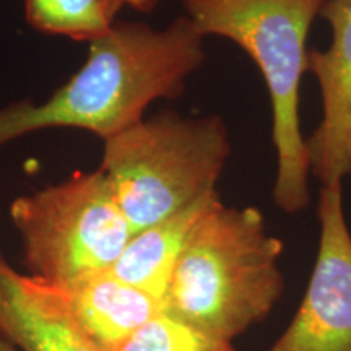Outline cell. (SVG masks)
Instances as JSON below:
<instances>
[{
	"label": "cell",
	"mask_w": 351,
	"mask_h": 351,
	"mask_svg": "<svg viewBox=\"0 0 351 351\" xmlns=\"http://www.w3.org/2000/svg\"><path fill=\"white\" fill-rule=\"evenodd\" d=\"M319 16L330 25L332 43L307 54V72L322 96V119L306 148L309 173L328 186L351 178V0H327Z\"/></svg>",
	"instance_id": "obj_7"
},
{
	"label": "cell",
	"mask_w": 351,
	"mask_h": 351,
	"mask_svg": "<svg viewBox=\"0 0 351 351\" xmlns=\"http://www.w3.org/2000/svg\"><path fill=\"white\" fill-rule=\"evenodd\" d=\"M59 288L75 322L104 351L116 350L163 311L161 300L122 282L111 270L86 275Z\"/></svg>",
	"instance_id": "obj_9"
},
{
	"label": "cell",
	"mask_w": 351,
	"mask_h": 351,
	"mask_svg": "<svg viewBox=\"0 0 351 351\" xmlns=\"http://www.w3.org/2000/svg\"><path fill=\"white\" fill-rule=\"evenodd\" d=\"M282 239L256 207L217 197L189 236L163 296V311L215 339L234 341L269 317L285 291Z\"/></svg>",
	"instance_id": "obj_2"
},
{
	"label": "cell",
	"mask_w": 351,
	"mask_h": 351,
	"mask_svg": "<svg viewBox=\"0 0 351 351\" xmlns=\"http://www.w3.org/2000/svg\"><path fill=\"white\" fill-rule=\"evenodd\" d=\"M114 351H236L231 341L215 339L161 311Z\"/></svg>",
	"instance_id": "obj_12"
},
{
	"label": "cell",
	"mask_w": 351,
	"mask_h": 351,
	"mask_svg": "<svg viewBox=\"0 0 351 351\" xmlns=\"http://www.w3.org/2000/svg\"><path fill=\"white\" fill-rule=\"evenodd\" d=\"M0 335L23 351H104L72 317L59 287L16 271L2 252Z\"/></svg>",
	"instance_id": "obj_8"
},
{
	"label": "cell",
	"mask_w": 351,
	"mask_h": 351,
	"mask_svg": "<svg viewBox=\"0 0 351 351\" xmlns=\"http://www.w3.org/2000/svg\"><path fill=\"white\" fill-rule=\"evenodd\" d=\"M0 351H15V348H13L10 341H7L3 337H0Z\"/></svg>",
	"instance_id": "obj_14"
},
{
	"label": "cell",
	"mask_w": 351,
	"mask_h": 351,
	"mask_svg": "<svg viewBox=\"0 0 351 351\" xmlns=\"http://www.w3.org/2000/svg\"><path fill=\"white\" fill-rule=\"evenodd\" d=\"M117 2L122 8L130 7L137 12H152L160 0H117Z\"/></svg>",
	"instance_id": "obj_13"
},
{
	"label": "cell",
	"mask_w": 351,
	"mask_h": 351,
	"mask_svg": "<svg viewBox=\"0 0 351 351\" xmlns=\"http://www.w3.org/2000/svg\"><path fill=\"white\" fill-rule=\"evenodd\" d=\"M319 247L295 317L267 351H351V231L343 184L322 186Z\"/></svg>",
	"instance_id": "obj_6"
},
{
	"label": "cell",
	"mask_w": 351,
	"mask_h": 351,
	"mask_svg": "<svg viewBox=\"0 0 351 351\" xmlns=\"http://www.w3.org/2000/svg\"><path fill=\"white\" fill-rule=\"evenodd\" d=\"M327 0H182L202 36L230 39L261 70L271 106L275 205L295 215L309 205V161L301 132V82L309 70L307 34Z\"/></svg>",
	"instance_id": "obj_3"
},
{
	"label": "cell",
	"mask_w": 351,
	"mask_h": 351,
	"mask_svg": "<svg viewBox=\"0 0 351 351\" xmlns=\"http://www.w3.org/2000/svg\"><path fill=\"white\" fill-rule=\"evenodd\" d=\"M10 218L28 275L56 287L111 270L134 234L99 169L19 197Z\"/></svg>",
	"instance_id": "obj_5"
},
{
	"label": "cell",
	"mask_w": 351,
	"mask_h": 351,
	"mask_svg": "<svg viewBox=\"0 0 351 351\" xmlns=\"http://www.w3.org/2000/svg\"><path fill=\"white\" fill-rule=\"evenodd\" d=\"M121 10L117 0H25L26 21L34 29L88 43L106 34Z\"/></svg>",
	"instance_id": "obj_11"
},
{
	"label": "cell",
	"mask_w": 351,
	"mask_h": 351,
	"mask_svg": "<svg viewBox=\"0 0 351 351\" xmlns=\"http://www.w3.org/2000/svg\"><path fill=\"white\" fill-rule=\"evenodd\" d=\"M204 36L186 15L166 28L116 21L90 43L85 64L46 101L0 109V148L44 129H83L104 140L143 121L156 99L184 91L205 62Z\"/></svg>",
	"instance_id": "obj_1"
},
{
	"label": "cell",
	"mask_w": 351,
	"mask_h": 351,
	"mask_svg": "<svg viewBox=\"0 0 351 351\" xmlns=\"http://www.w3.org/2000/svg\"><path fill=\"white\" fill-rule=\"evenodd\" d=\"M217 197L218 191L163 221L134 232L119 261L114 263L112 274L163 301L171 274L189 236Z\"/></svg>",
	"instance_id": "obj_10"
},
{
	"label": "cell",
	"mask_w": 351,
	"mask_h": 351,
	"mask_svg": "<svg viewBox=\"0 0 351 351\" xmlns=\"http://www.w3.org/2000/svg\"><path fill=\"white\" fill-rule=\"evenodd\" d=\"M230 155L221 116L165 111L104 140L99 171L137 232L217 192Z\"/></svg>",
	"instance_id": "obj_4"
}]
</instances>
